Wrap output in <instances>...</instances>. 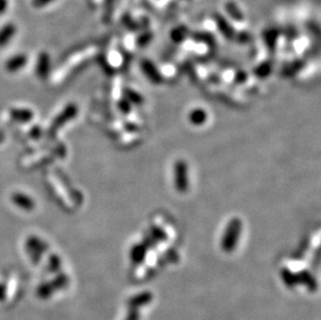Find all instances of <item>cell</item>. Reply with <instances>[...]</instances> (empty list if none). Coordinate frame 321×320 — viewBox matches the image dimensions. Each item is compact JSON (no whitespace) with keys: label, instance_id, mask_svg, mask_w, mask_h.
I'll use <instances>...</instances> for the list:
<instances>
[{"label":"cell","instance_id":"obj_8","mask_svg":"<svg viewBox=\"0 0 321 320\" xmlns=\"http://www.w3.org/2000/svg\"><path fill=\"white\" fill-rule=\"evenodd\" d=\"M126 320H138V313L135 309H131V312L129 313Z\"/></svg>","mask_w":321,"mask_h":320},{"label":"cell","instance_id":"obj_3","mask_svg":"<svg viewBox=\"0 0 321 320\" xmlns=\"http://www.w3.org/2000/svg\"><path fill=\"white\" fill-rule=\"evenodd\" d=\"M55 292L51 282H44L37 288V296L40 300H48Z\"/></svg>","mask_w":321,"mask_h":320},{"label":"cell","instance_id":"obj_2","mask_svg":"<svg viewBox=\"0 0 321 320\" xmlns=\"http://www.w3.org/2000/svg\"><path fill=\"white\" fill-rule=\"evenodd\" d=\"M187 168L186 164L182 161L178 162L175 168V182L179 191H185L187 187Z\"/></svg>","mask_w":321,"mask_h":320},{"label":"cell","instance_id":"obj_7","mask_svg":"<svg viewBox=\"0 0 321 320\" xmlns=\"http://www.w3.org/2000/svg\"><path fill=\"white\" fill-rule=\"evenodd\" d=\"M6 298V286L3 283H0V302H3Z\"/></svg>","mask_w":321,"mask_h":320},{"label":"cell","instance_id":"obj_4","mask_svg":"<svg viewBox=\"0 0 321 320\" xmlns=\"http://www.w3.org/2000/svg\"><path fill=\"white\" fill-rule=\"evenodd\" d=\"M152 294L149 292H145V293H141L138 294L134 298L131 299V301L129 302V307L131 308V309H137V308L141 307V306H145L147 304H149L152 301Z\"/></svg>","mask_w":321,"mask_h":320},{"label":"cell","instance_id":"obj_1","mask_svg":"<svg viewBox=\"0 0 321 320\" xmlns=\"http://www.w3.org/2000/svg\"><path fill=\"white\" fill-rule=\"evenodd\" d=\"M241 226L239 221H233L229 228L225 231L224 237L222 239V248L225 252H231L236 246L237 239L239 238Z\"/></svg>","mask_w":321,"mask_h":320},{"label":"cell","instance_id":"obj_6","mask_svg":"<svg viewBox=\"0 0 321 320\" xmlns=\"http://www.w3.org/2000/svg\"><path fill=\"white\" fill-rule=\"evenodd\" d=\"M61 266H62L61 258H59L57 255H51L49 257V261H48L49 271L58 272L59 269H61Z\"/></svg>","mask_w":321,"mask_h":320},{"label":"cell","instance_id":"obj_5","mask_svg":"<svg viewBox=\"0 0 321 320\" xmlns=\"http://www.w3.org/2000/svg\"><path fill=\"white\" fill-rule=\"evenodd\" d=\"M69 277L66 274H64V272H59V274H57L55 278L51 281V284L53 285L55 291H61L66 289L69 285Z\"/></svg>","mask_w":321,"mask_h":320}]
</instances>
